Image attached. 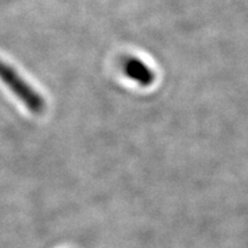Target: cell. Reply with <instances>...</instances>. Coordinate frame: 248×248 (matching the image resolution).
<instances>
[{"label": "cell", "mask_w": 248, "mask_h": 248, "mask_svg": "<svg viewBox=\"0 0 248 248\" xmlns=\"http://www.w3.org/2000/svg\"><path fill=\"white\" fill-rule=\"evenodd\" d=\"M126 73L130 75L132 78L139 80V82L142 83H148L152 79L151 71L147 69L144 64L140 63L138 61H132L128 63L126 66Z\"/></svg>", "instance_id": "2"}, {"label": "cell", "mask_w": 248, "mask_h": 248, "mask_svg": "<svg viewBox=\"0 0 248 248\" xmlns=\"http://www.w3.org/2000/svg\"><path fill=\"white\" fill-rule=\"evenodd\" d=\"M0 79L30 111L40 114L44 110L45 104L42 95L16 70L1 60H0Z\"/></svg>", "instance_id": "1"}]
</instances>
